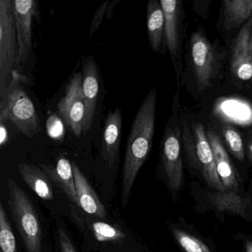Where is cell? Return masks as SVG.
I'll use <instances>...</instances> for the list:
<instances>
[{"instance_id":"cell-1","label":"cell","mask_w":252,"mask_h":252,"mask_svg":"<svg viewBox=\"0 0 252 252\" xmlns=\"http://www.w3.org/2000/svg\"><path fill=\"white\" fill-rule=\"evenodd\" d=\"M157 92L153 88L138 109L128 135L122 173V203L127 204L134 183L153 147Z\"/></svg>"},{"instance_id":"cell-2","label":"cell","mask_w":252,"mask_h":252,"mask_svg":"<svg viewBox=\"0 0 252 252\" xmlns=\"http://www.w3.org/2000/svg\"><path fill=\"white\" fill-rule=\"evenodd\" d=\"M26 76L14 70L11 80L0 97V122L10 121L28 138H33L41 131L36 107L21 83Z\"/></svg>"},{"instance_id":"cell-3","label":"cell","mask_w":252,"mask_h":252,"mask_svg":"<svg viewBox=\"0 0 252 252\" xmlns=\"http://www.w3.org/2000/svg\"><path fill=\"white\" fill-rule=\"evenodd\" d=\"M8 204L27 252H43V231L32 198L12 178H8Z\"/></svg>"},{"instance_id":"cell-4","label":"cell","mask_w":252,"mask_h":252,"mask_svg":"<svg viewBox=\"0 0 252 252\" xmlns=\"http://www.w3.org/2000/svg\"><path fill=\"white\" fill-rule=\"evenodd\" d=\"M73 215L88 248L100 252H129L132 239L125 228L78 211Z\"/></svg>"},{"instance_id":"cell-5","label":"cell","mask_w":252,"mask_h":252,"mask_svg":"<svg viewBox=\"0 0 252 252\" xmlns=\"http://www.w3.org/2000/svg\"><path fill=\"white\" fill-rule=\"evenodd\" d=\"M18 44L12 0H0V97L17 65Z\"/></svg>"},{"instance_id":"cell-6","label":"cell","mask_w":252,"mask_h":252,"mask_svg":"<svg viewBox=\"0 0 252 252\" xmlns=\"http://www.w3.org/2000/svg\"><path fill=\"white\" fill-rule=\"evenodd\" d=\"M168 125L162 138L160 166L169 190L175 194L181 189L184 179L181 132L177 126Z\"/></svg>"},{"instance_id":"cell-7","label":"cell","mask_w":252,"mask_h":252,"mask_svg":"<svg viewBox=\"0 0 252 252\" xmlns=\"http://www.w3.org/2000/svg\"><path fill=\"white\" fill-rule=\"evenodd\" d=\"M57 110L75 136H80L83 133L85 116L82 73H76L70 79L64 96L57 104Z\"/></svg>"},{"instance_id":"cell-8","label":"cell","mask_w":252,"mask_h":252,"mask_svg":"<svg viewBox=\"0 0 252 252\" xmlns=\"http://www.w3.org/2000/svg\"><path fill=\"white\" fill-rule=\"evenodd\" d=\"M194 144L188 150L189 156L194 166H197L208 186L215 191H225L217 172L213 151L208 139L207 133L201 124L194 126Z\"/></svg>"},{"instance_id":"cell-9","label":"cell","mask_w":252,"mask_h":252,"mask_svg":"<svg viewBox=\"0 0 252 252\" xmlns=\"http://www.w3.org/2000/svg\"><path fill=\"white\" fill-rule=\"evenodd\" d=\"M13 5L18 44L17 65H20L27 63L32 53V25L37 16L38 3L35 0H15Z\"/></svg>"},{"instance_id":"cell-10","label":"cell","mask_w":252,"mask_h":252,"mask_svg":"<svg viewBox=\"0 0 252 252\" xmlns=\"http://www.w3.org/2000/svg\"><path fill=\"white\" fill-rule=\"evenodd\" d=\"M191 63L199 89L209 88L215 76L216 57L213 46L206 36L195 32L190 40Z\"/></svg>"},{"instance_id":"cell-11","label":"cell","mask_w":252,"mask_h":252,"mask_svg":"<svg viewBox=\"0 0 252 252\" xmlns=\"http://www.w3.org/2000/svg\"><path fill=\"white\" fill-rule=\"evenodd\" d=\"M231 70L240 80L252 79V17L243 25L233 42Z\"/></svg>"},{"instance_id":"cell-12","label":"cell","mask_w":252,"mask_h":252,"mask_svg":"<svg viewBox=\"0 0 252 252\" xmlns=\"http://www.w3.org/2000/svg\"><path fill=\"white\" fill-rule=\"evenodd\" d=\"M82 89L85 104L83 134H87L95 119L99 92V74L92 57H85L82 63Z\"/></svg>"},{"instance_id":"cell-13","label":"cell","mask_w":252,"mask_h":252,"mask_svg":"<svg viewBox=\"0 0 252 252\" xmlns=\"http://www.w3.org/2000/svg\"><path fill=\"white\" fill-rule=\"evenodd\" d=\"M122 129V113L119 107L110 110L103 129L101 156L108 169L114 166L120 151Z\"/></svg>"},{"instance_id":"cell-14","label":"cell","mask_w":252,"mask_h":252,"mask_svg":"<svg viewBox=\"0 0 252 252\" xmlns=\"http://www.w3.org/2000/svg\"><path fill=\"white\" fill-rule=\"evenodd\" d=\"M74 174L77 194V207L91 216L100 219H107L105 207L98 198L95 190L91 187L88 180L75 162H71Z\"/></svg>"},{"instance_id":"cell-15","label":"cell","mask_w":252,"mask_h":252,"mask_svg":"<svg viewBox=\"0 0 252 252\" xmlns=\"http://www.w3.org/2000/svg\"><path fill=\"white\" fill-rule=\"evenodd\" d=\"M208 139L213 151L217 172L225 191L239 194V184L237 174L231 164L226 150L224 148L219 137L215 132L208 131Z\"/></svg>"},{"instance_id":"cell-16","label":"cell","mask_w":252,"mask_h":252,"mask_svg":"<svg viewBox=\"0 0 252 252\" xmlns=\"http://www.w3.org/2000/svg\"><path fill=\"white\" fill-rule=\"evenodd\" d=\"M165 16V40L174 64H177L180 52L181 2L178 0H160Z\"/></svg>"},{"instance_id":"cell-17","label":"cell","mask_w":252,"mask_h":252,"mask_svg":"<svg viewBox=\"0 0 252 252\" xmlns=\"http://www.w3.org/2000/svg\"><path fill=\"white\" fill-rule=\"evenodd\" d=\"M42 170L47 174L51 182L54 183L65 194L67 198L75 206H77V194L73 166L68 159L61 157L57 160L56 166L40 164Z\"/></svg>"},{"instance_id":"cell-18","label":"cell","mask_w":252,"mask_h":252,"mask_svg":"<svg viewBox=\"0 0 252 252\" xmlns=\"http://www.w3.org/2000/svg\"><path fill=\"white\" fill-rule=\"evenodd\" d=\"M147 34L153 52L163 53L165 40V16L158 0H150L147 4Z\"/></svg>"},{"instance_id":"cell-19","label":"cell","mask_w":252,"mask_h":252,"mask_svg":"<svg viewBox=\"0 0 252 252\" xmlns=\"http://www.w3.org/2000/svg\"><path fill=\"white\" fill-rule=\"evenodd\" d=\"M18 170L23 181L40 198L45 200L54 198L52 182L42 169L33 164L20 163Z\"/></svg>"},{"instance_id":"cell-20","label":"cell","mask_w":252,"mask_h":252,"mask_svg":"<svg viewBox=\"0 0 252 252\" xmlns=\"http://www.w3.org/2000/svg\"><path fill=\"white\" fill-rule=\"evenodd\" d=\"M224 26L230 30L246 23L252 17V0H225Z\"/></svg>"},{"instance_id":"cell-21","label":"cell","mask_w":252,"mask_h":252,"mask_svg":"<svg viewBox=\"0 0 252 252\" xmlns=\"http://www.w3.org/2000/svg\"><path fill=\"white\" fill-rule=\"evenodd\" d=\"M209 200L218 210L228 211L241 216H246V210L249 204L247 198L241 197L239 194L228 191L210 193Z\"/></svg>"},{"instance_id":"cell-22","label":"cell","mask_w":252,"mask_h":252,"mask_svg":"<svg viewBox=\"0 0 252 252\" xmlns=\"http://www.w3.org/2000/svg\"><path fill=\"white\" fill-rule=\"evenodd\" d=\"M222 106L220 105V110H219L220 114L222 115V117L225 118V120L231 121L234 123L245 125V124L251 123L252 118L248 117L240 113H249L252 114V109L250 105L246 102L239 101V100L231 99L225 100Z\"/></svg>"},{"instance_id":"cell-23","label":"cell","mask_w":252,"mask_h":252,"mask_svg":"<svg viewBox=\"0 0 252 252\" xmlns=\"http://www.w3.org/2000/svg\"><path fill=\"white\" fill-rule=\"evenodd\" d=\"M0 252H18L15 236L2 202H0Z\"/></svg>"},{"instance_id":"cell-24","label":"cell","mask_w":252,"mask_h":252,"mask_svg":"<svg viewBox=\"0 0 252 252\" xmlns=\"http://www.w3.org/2000/svg\"><path fill=\"white\" fill-rule=\"evenodd\" d=\"M177 243L185 252H212L209 247L197 237L183 230L171 228Z\"/></svg>"},{"instance_id":"cell-25","label":"cell","mask_w":252,"mask_h":252,"mask_svg":"<svg viewBox=\"0 0 252 252\" xmlns=\"http://www.w3.org/2000/svg\"><path fill=\"white\" fill-rule=\"evenodd\" d=\"M223 136L228 148L239 160H244L245 153L243 140L240 134L230 126L223 128Z\"/></svg>"},{"instance_id":"cell-26","label":"cell","mask_w":252,"mask_h":252,"mask_svg":"<svg viewBox=\"0 0 252 252\" xmlns=\"http://www.w3.org/2000/svg\"><path fill=\"white\" fill-rule=\"evenodd\" d=\"M57 234L60 252H78L68 231L61 221L57 222Z\"/></svg>"},{"instance_id":"cell-27","label":"cell","mask_w":252,"mask_h":252,"mask_svg":"<svg viewBox=\"0 0 252 252\" xmlns=\"http://www.w3.org/2000/svg\"><path fill=\"white\" fill-rule=\"evenodd\" d=\"M47 133L53 139L63 141L64 138V126L63 122L57 115L52 114L47 119Z\"/></svg>"},{"instance_id":"cell-28","label":"cell","mask_w":252,"mask_h":252,"mask_svg":"<svg viewBox=\"0 0 252 252\" xmlns=\"http://www.w3.org/2000/svg\"><path fill=\"white\" fill-rule=\"evenodd\" d=\"M109 3H110V1L106 0L105 2L102 5H100L95 11V14L93 17L92 22H91V26L89 32L90 38L92 37L94 33L96 32L97 29L99 28L100 25L102 23L103 19H104V16H106Z\"/></svg>"},{"instance_id":"cell-29","label":"cell","mask_w":252,"mask_h":252,"mask_svg":"<svg viewBox=\"0 0 252 252\" xmlns=\"http://www.w3.org/2000/svg\"><path fill=\"white\" fill-rule=\"evenodd\" d=\"M8 141V129L5 122H0V146L4 147Z\"/></svg>"},{"instance_id":"cell-30","label":"cell","mask_w":252,"mask_h":252,"mask_svg":"<svg viewBox=\"0 0 252 252\" xmlns=\"http://www.w3.org/2000/svg\"><path fill=\"white\" fill-rule=\"evenodd\" d=\"M121 2V0H113L111 2L109 3L108 7H107V13H106V17L108 20L111 19L112 16H113V11L115 8H116L119 2Z\"/></svg>"},{"instance_id":"cell-31","label":"cell","mask_w":252,"mask_h":252,"mask_svg":"<svg viewBox=\"0 0 252 252\" xmlns=\"http://www.w3.org/2000/svg\"><path fill=\"white\" fill-rule=\"evenodd\" d=\"M246 252H252V241H248L246 243Z\"/></svg>"}]
</instances>
